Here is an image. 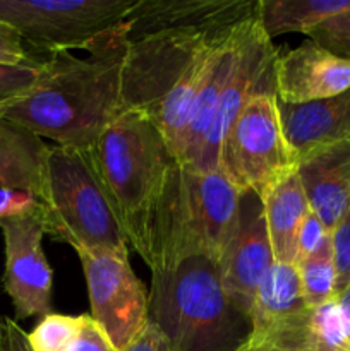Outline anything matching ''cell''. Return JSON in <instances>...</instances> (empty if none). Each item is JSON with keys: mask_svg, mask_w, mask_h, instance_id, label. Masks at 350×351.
Wrapping results in <instances>:
<instances>
[{"mask_svg": "<svg viewBox=\"0 0 350 351\" xmlns=\"http://www.w3.org/2000/svg\"><path fill=\"white\" fill-rule=\"evenodd\" d=\"M120 26L98 41L88 57L51 53L43 60L36 84L0 105V119L48 137L57 146L91 149L124 113L120 72L127 40Z\"/></svg>", "mask_w": 350, "mask_h": 351, "instance_id": "obj_1", "label": "cell"}, {"mask_svg": "<svg viewBox=\"0 0 350 351\" xmlns=\"http://www.w3.org/2000/svg\"><path fill=\"white\" fill-rule=\"evenodd\" d=\"M232 27L216 33L163 31L127 41L120 72L124 112L151 120L175 158L209 57Z\"/></svg>", "mask_w": 350, "mask_h": 351, "instance_id": "obj_2", "label": "cell"}, {"mask_svg": "<svg viewBox=\"0 0 350 351\" xmlns=\"http://www.w3.org/2000/svg\"><path fill=\"white\" fill-rule=\"evenodd\" d=\"M148 322L170 351H237L250 335V317L226 295L218 263L205 256L151 273Z\"/></svg>", "mask_w": 350, "mask_h": 351, "instance_id": "obj_3", "label": "cell"}, {"mask_svg": "<svg viewBox=\"0 0 350 351\" xmlns=\"http://www.w3.org/2000/svg\"><path fill=\"white\" fill-rule=\"evenodd\" d=\"M88 154L115 206L129 245L148 264L154 211L177 163L174 151L151 120L137 112H124Z\"/></svg>", "mask_w": 350, "mask_h": 351, "instance_id": "obj_4", "label": "cell"}, {"mask_svg": "<svg viewBox=\"0 0 350 351\" xmlns=\"http://www.w3.org/2000/svg\"><path fill=\"white\" fill-rule=\"evenodd\" d=\"M240 195L220 168L201 171L177 161L151 225V273L196 256L218 263L237 228Z\"/></svg>", "mask_w": 350, "mask_h": 351, "instance_id": "obj_5", "label": "cell"}, {"mask_svg": "<svg viewBox=\"0 0 350 351\" xmlns=\"http://www.w3.org/2000/svg\"><path fill=\"white\" fill-rule=\"evenodd\" d=\"M43 221L47 233L74 250L129 254V240L88 151L50 147Z\"/></svg>", "mask_w": 350, "mask_h": 351, "instance_id": "obj_6", "label": "cell"}, {"mask_svg": "<svg viewBox=\"0 0 350 351\" xmlns=\"http://www.w3.org/2000/svg\"><path fill=\"white\" fill-rule=\"evenodd\" d=\"M218 168L240 192L261 199L294 173L297 165L285 141L275 89L257 93L235 117L220 144Z\"/></svg>", "mask_w": 350, "mask_h": 351, "instance_id": "obj_7", "label": "cell"}, {"mask_svg": "<svg viewBox=\"0 0 350 351\" xmlns=\"http://www.w3.org/2000/svg\"><path fill=\"white\" fill-rule=\"evenodd\" d=\"M137 0H0V23L9 24L48 53L89 51L126 21Z\"/></svg>", "mask_w": 350, "mask_h": 351, "instance_id": "obj_8", "label": "cell"}, {"mask_svg": "<svg viewBox=\"0 0 350 351\" xmlns=\"http://www.w3.org/2000/svg\"><path fill=\"white\" fill-rule=\"evenodd\" d=\"M88 285L91 317L119 351L148 322V290L134 274L129 254L75 250Z\"/></svg>", "mask_w": 350, "mask_h": 351, "instance_id": "obj_9", "label": "cell"}, {"mask_svg": "<svg viewBox=\"0 0 350 351\" xmlns=\"http://www.w3.org/2000/svg\"><path fill=\"white\" fill-rule=\"evenodd\" d=\"M0 230L5 245L2 285L12 302L16 319L51 314L54 273L41 247L47 233L43 208L23 218L3 219Z\"/></svg>", "mask_w": 350, "mask_h": 351, "instance_id": "obj_10", "label": "cell"}, {"mask_svg": "<svg viewBox=\"0 0 350 351\" xmlns=\"http://www.w3.org/2000/svg\"><path fill=\"white\" fill-rule=\"evenodd\" d=\"M278 53L280 50L273 47V41L261 29L257 16H254L247 27L232 74L220 96L215 119L202 144L198 163L191 168L201 171H211L218 168L220 144L235 117L257 93L268 89L277 91L275 65H277Z\"/></svg>", "mask_w": 350, "mask_h": 351, "instance_id": "obj_11", "label": "cell"}, {"mask_svg": "<svg viewBox=\"0 0 350 351\" xmlns=\"http://www.w3.org/2000/svg\"><path fill=\"white\" fill-rule=\"evenodd\" d=\"M309 307L304 302L301 274L295 264L275 263L261 281L250 307V348L305 350Z\"/></svg>", "mask_w": 350, "mask_h": 351, "instance_id": "obj_12", "label": "cell"}, {"mask_svg": "<svg viewBox=\"0 0 350 351\" xmlns=\"http://www.w3.org/2000/svg\"><path fill=\"white\" fill-rule=\"evenodd\" d=\"M273 264L263 201L254 192H242L237 228L218 266L226 295L247 315L261 281Z\"/></svg>", "mask_w": 350, "mask_h": 351, "instance_id": "obj_13", "label": "cell"}, {"mask_svg": "<svg viewBox=\"0 0 350 351\" xmlns=\"http://www.w3.org/2000/svg\"><path fill=\"white\" fill-rule=\"evenodd\" d=\"M257 0H137L122 23L127 41L163 31L216 33L256 14Z\"/></svg>", "mask_w": 350, "mask_h": 351, "instance_id": "obj_14", "label": "cell"}, {"mask_svg": "<svg viewBox=\"0 0 350 351\" xmlns=\"http://www.w3.org/2000/svg\"><path fill=\"white\" fill-rule=\"evenodd\" d=\"M275 88L277 98L290 105L333 98L350 89V60L307 40L278 53Z\"/></svg>", "mask_w": 350, "mask_h": 351, "instance_id": "obj_15", "label": "cell"}, {"mask_svg": "<svg viewBox=\"0 0 350 351\" xmlns=\"http://www.w3.org/2000/svg\"><path fill=\"white\" fill-rule=\"evenodd\" d=\"M295 171L309 206L331 233L350 204V139L312 151Z\"/></svg>", "mask_w": 350, "mask_h": 351, "instance_id": "obj_16", "label": "cell"}, {"mask_svg": "<svg viewBox=\"0 0 350 351\" xmlns=\"http://www.w3.org/2000/svg\"><path fill=\"white\" fill-rule=\"evenodd\" d=\"M254 16L235 24L223 36V40L216 45L211 57H209L205 79H202V84L199 88L198 96H196L194 106H192L187 130H185L180 147L177 151V161L180 165L194 167L198 163L202 144H205L209 127H211L213 119H215L220 96H222L223 88H225L226 81L232 74L233 65H235L237 57H239L240 47H242V41L246 38L247 27H249Z\"/></svg>", "mask_w": 350, "mask_h": 351, "instance_id": "obj_17", "label": "cell"}, {"mask_svg": "<svg viewBox=\"0 0 350 351\" xmlns=\"http://www.w3.org/2000/svg\"><path fill=\"white\" fill-rule=\"evenodd\" d=\"M278 113L295 165L319 147L350 139V89L301 105L278 99Z\"/></svg>", "mask_w": 350, "mask_h": 351, "instance_id": "obj_18", "label": "cell"}, {"mask_svg": "<svg viewBox=\"0 0 350 351\" xmlns=\"http://www.w3.org/2000/svg\"><path fill=\"white\" fill-rule=\"evenodd\" d=\"M50 147L38 134L10 120L0 119V187L47 197Z\"/></svg>", "mask_w": 350, "mask_h": 351, "instance_id": "obj_19", "label": "cell"}, {"mask_svg": "<svg viewBox=\"0 0 350 351\" xmlns=\"http://www.w3.org/2000/svg\"><path fill=\"white\" fill-rule=\"evenodd\" d=\"M261 201L275 263L294 264L299 230L311 211L297 171L275 185Z\"/></svg>", "mask_w": 350, "mask_h": 351, "instance_id": "obj_20", "label": "cell"}, {"mask_svg": "<svg viewBox=\"0 0 350 351\" xmlns=\"http://www.w3.org/2000/svg\"><path fill=\"white\" fill-rule=\"evenodd\" d=\"M350 10V0H257L256 16L270 40L287 33L309 34L329 17Z\"/></svg>", "mask_w": 350, "mask_h": 351, "instance_id": "obj_21", "label": "cell"}, {"mask_svg": "<svg viewBox=\"0 0 350 351\" xmlns=\"http://www.w3.org/2000/svg\"><path fill=\"white\" fill-rule=\"evenodd\" d=\"M305 350L350 351V317L338 297L309 308Z\"/></svg>", "mask_w": 350, "mask_h": 351, "instance_id": "obj_22", "label": "cell"}, {"mask_svg": "<svg viewBox=\"0 0 350 351\" xmlns=\"http://www.w3.org/2000/svg\"><path fill=\"white\" fill-rule=\"evenodd\" d=\"M302 295L309 308L318 307L336 297V266L333 256L331 233L312 256L297 264Z\"/></svg>", "mask_w": 350, "mask_h": 351, "instance_id": "obj_23", "label": "cell"}, {"mask_svg": "<svg viewBox=\"0 0 350 351\" xmlns=\"http://www.w3.org/2000/svg\"><path fill=\"white\" fill-rule=\"evenodd\" d=\"M82 315L51 314L41 317L27 335L33 351H69L81 329Z\"/></svg>", "mask_w": 350, "mask_h": 351, "instance_id": "obj_24", "label": "cell"}, {"mask_svg": "<svg viewBox=\"0 0 350 351\" xmlns=\"http://www.w3.org/2000/svg\"><path fill=\"white\" fill-rule=\"evenodd\" d=\"M307 36L309 40L331 51L336 57L350 60V10L326 19Z\"/></svg>", "mask_w": 350, "mask_h": 351, "instance_id": "obj_25", "label": "cell"}, {"mask_svg": "<svg viewBox=\"0 0 350 351\" xmlns=\"http://www.w3.org/2000/svg\"><path fill=\"white\" fill-rule=\"evenodd\" d=\"M43 60L30 65L0 64V105L30 91L40 79Z\"/></svg>", "mask_w": 350, "mask_h": 351, "instance_id": "obj_26", "label": "cell"}, {"mask_svg": "<svg viewBox=\"0 0 350 351\" xmlns=\"http://www.w3.org/2000/svg\"><path fill=\"white\" fill-rule=\"evenodd\" d=\"M333 256L336 266V295L350 287V204L331 230Z\"/></svg>", "mask_w": 350, "mask_h": 351, "instance_id": "obj_27", "label": "cell"}, {"mask_svg": "<svg viewBox=\"0 0 350 351\" xmlns=\"http://www.w3.org/2000/svg\"><path fill=\"white\" fill-rule=\"evenodd\" d=\"M329 237V232L323 225L321 219L318 218L314 211H309L302 221L301 230L297 235V243H295V261L294 264H301L302 261L307 259L309 256L316 252L319 247L325 243V240Z\"/></svg>", "mask_w": 350, "mask_h": 351, "instance_id": "obj_28", "label": "cell"}, {"mask_svg": "<svg viewBox=\"0 0 350 351\" xmlns=\"http://www.w3.org/2000/svg\"><path fill=\"white\" fill-rule=\"evenodd\" d=\"M41 208L43 204L34 195L16 191V189L0 187V221L23 218V216L38 213Z\"/></svg>", "mask_w": 350, "mask_h": 351, "instance_id": "obj_29", "label": "cell"}, {"mask_svg": "<svg viewBox=\"0 0 350 351\" xmlns=\"http://www.w3.org/2000/svg\"><path fill=\"white\" fill-rule=\"evenodd\" d=\"M69 351H119L110 341L106 332L89 314L82 315L81 329Z\"/></svg>", "mask_w": 350, "mask_h": 351, "instance_id": "obj_30", "label": "cell"}, {"mask_svg": "<svg viewBox=\"0 0 350 351\" xmlns=\"http://www.w3.org/2000/svg\"><path fill=\"white\" fill-rule=\"evenodd\" d=\"M34 62L38 60L30 57L23 36L9 24L0 23V64L30 65Z\"/></svg>", "mask_w": 350, "mask_h": 351, "instance_id": "obj_31", "label": "cell"}, {"mask_svg": "<svg viewBox=\"0 0 350 351\" xmlns=\"http://www.w3.org/2000/svg\"><path fill=\"white\" fill-rule=\"evenodd\" d=\"M0 351H33L27 332L10 317H0Z\"/></svg>", "mask_w": 350, "mask_h": 351, "instance_id": "obj_32", "label": "cell"}, {"mask_svg": "<svg viewBox=\"0 0 350 351\" xmlns=\"http://www.w3.org/2000/svg\"><path fill=\"white\" fill-rule=\"evenodd\" d=\"M124 351H170V348H168L167 339L161 336V332L150 322H146L139 335L129 343V346Z\"/></svg>", "mask_w": 350, "mask_h": 351, "instance_id": "obj_33", "label": "cell"}, {"mask_svg": "<svg viewBox=\"0 0 350 351\" xmlns=\"http://www.w3.org/2000/svg\"><path fill=\"white\" fill-rule=\"evenodd\" d=\"M336 297H338V300H340V304H342L343 311H345L347 314H349V317H350V287L347 288V290H343L340 295H336Z\"/></svg>", "mask_w": 350, "mask_h": 351, "instance_id": "obj_34", "label": "cell"}, {"mask_svg": "<svg viewBox=\"0 0 350 351\" xmlns=\"http://www.w3.org/2000/svg\"><path fill=\"white\" fill-rule=\"evenodd\" d=\"M237 351H283V350H277V348H250V346L242 345Z\"/></svg>", "mask_w": 350, "mask_h": 351, "instance_id": "obj_35", "label": "cell"}]
</instances>
